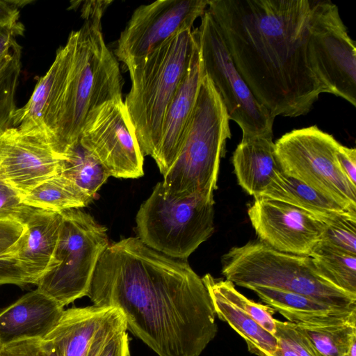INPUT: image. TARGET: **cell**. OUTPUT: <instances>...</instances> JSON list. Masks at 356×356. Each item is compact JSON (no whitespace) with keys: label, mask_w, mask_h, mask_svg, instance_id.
Listing matches in <instances>:
<instances>
[{"label":"cell","mask_w":356,"mask_h":356,"mask_svg":"<svg viewBox=\"0 0 356 356\" xmlns=\"http://www.w3.org/2000/svg\"><path fill=\"white\" fill-rule=\"evenodd\" d=\"M336 156L343 173L356 186V149L339 144Z\"/></svg>","instance_id":"cell-35"},{"label":"cell","mask_w":356,"mask_h":356,"mask_svg":"<svg viewBox=\"0 0 356 356\" xmlns=\"http://www.w3.org/2000/svg\"><path fill=\"white\" fill-rule=\"evenodd\" d=\"M127 330L119 309L93 305L64 310L44 339L54 343L63 356H100L105 346Z\"/></svg>","instance_id":"cell-16"},{"label":"cell","mask_w":356,"mask_h":356,"mask_svg":"<svg viewBox=\"0 0 356 356\" xmlns=\"http://www.w3.org/2000/svg\"><path fill=\"white\" fill-rule=\"evenodd\" d=\"M21 197L27 206L54 211L81 209L92 201L62 173L47 179Z\"/></svg>","instance_id":"cell-24"},{"label":"cell","mask_w":356,"mask_h":356,"mask_svg":"<svg viewBox=\"0 0 356 356\" xmlns=\"http://www.w3.org/2000/svg\"><path fill=\"white\" fill-rule=\"evenodd\" d=\"M229 120L219 94L204 73L181 151L161 181L167 197H213L220 159L231 138Z\"/></svg>","instance_id":"cell-5"},{"label":"cell","mask_w":356,"mask_h":356,"mask_svg":"<svg viewBox=\"0 0 356 356\" xmlns=\"http://www.w3.org/2000/svg\"><path fill=\"white\" fill-rule=\"evenodd\" d=\"M339 144L314 125L284 134L275 146L283 172L356 213V186L343 173L336 156Z\"/></svg>","instance_id":"cell-10"},{"label":"cell","mask_w":356,"mask_h":356,"mask_svg":"<svg viewBox=\"0 0 356 356\" xmlns=\"http://www.w3.org/2000/svg\"><path fill=\"white\" fill-rule=\"evenodd\" d=\"M63 221L62 211L33 208L24 232L0 259L16 262L35 285L53 266Z\"/></svg>","instance_id":"cell-17"},{"label":"cell","mask_w":356,"mask_h":356,"mask_svg":"<svg viewBox=\"0 0 356 356\" xmlns=\"http://www.w3.org/2000/svg\"><path fill=\"white\" fill-rule=\"evenodd\" d=\"M0 356H63L60 350L46 339H29L0 347Z\"/></svg>","instance_id":"cell-31"},{"label":"cell","mask_w":356,"mask_h":356,"mask_svg":"<svg viewBox=\"0 0 356 356\" xmlns=\"http://www.w3.org/2000/svg\"><path fill=\"white\" fill-rule=\"evenodd\" d=\"M275 312L298 325L325 327L356 321V309L334 307L302 294L265 286L250 289Z\"/></svg>","instance_id":"cell-20"},{"label":"cell","mask_w":356,"mask_h":356,"mask_svg":"<svg viewBox=\"0 0 356 356\" xmlns=\"http://www.w3.org/2000/svg\"><path fill=\"white\" fill-rule=\"evenodd\" d=\"M23 223L14 220H0V257L24 232Z\"/></svg>","instance_id":"cell-34"},{"label":"cell","mask_w":356,"mask_h":356,"mask_svg":"<svg viewBox=\"0 0 356 356\" xmlns=\"http://www.w3.org/2000/svg\"><path fill=\"white\" fill-rule=\"evenodd\" d=\"M320 356H356V321L325 327L298 325Z\"/></svg>","instance_id":"cell-25"},{"label":"cell","mask_w":356,"mask_h":356,"mask_svg":"<svg viewBox=\"0 0 356 356\" xmlns=\"http://www.w3.org/2000/svg\"><path fill=\"white\" fill-rule=\"evenodd\" d=\"M227 290L232 299L244 309L264 329L275 337L276 320L273 318L274 310L267 305L255 302L242 293L234 284L225 280Z\"/></svg>","instance_id":"cell-30"},{"label":"cell","mask_w":356,"mask_h":356,"mask_svg":"<svg viewBox=\"0 0 356 356\" xmlns=\"http://www.w3.org/2000/svg\"><path fill=\"white\" fill-rule=\"evenodd\" d=\"M315 248L356 256V213H347L325 223Z\"/></svg>","instance_id":"cell-28"},{"label":"cell","mask_w":356,"mask_h":356,"mask_svg":"<svg viewBox=\"0 0 356 356\" xmlns=\"http://www.w3.org/2000/svg\"><path fill=\"white\" fill-rule=\"evenodd\" d=\"M30 2L17 0L0 1V25H11L19 22V8Z\"/></svg>","instance_id":"cell-37"},{"label":"cell","mask_w":356,"mask_h":356,"mask_svg":"<svg viewBox=\"0 0 356 356\" xmlns=\"http://www.w3.org/2000/svg\"><path fill=\"white\" fill-rule=\"evenodd\" d=\"M79 143L109 177L136 179L144 175V156L122 99L106 102L90 113Z\"/></svg>","instance_id":"cell-12"},{"label":"cell","mask_w":356,"mask_h":356,"mask_svg":"<svg viewBox=\"0 0 356 356\" xmlns=\"http://www.w3.org/2000/svg\"><path fill=\"white\" fill-rule=\"evenodd\" d=\"M222 273L234 284L302 294L330 306L356 309V295L324 278L310 256L280 252L259 240L234 247L222 258Z\"/></svg>","instance_id":"cell-6"},{"label":"cell","mask_w":356,"mask_h":356,"mask_svg":"<svg viewBox=\"0 0 356 356\" xmlns=\"http://www.w3.org/2000/svg\"><path fill=\"white\" fill-rule=\"evenodd\" d=\"M52 64L55 74L42 122L63 161L79 142L90 113L122 99L123 83L117 58L104 41L102 19L84 20L79 29L72 31Z\"/></svg>","instance_id":"cell-3"},{"label":"cell","mask_w":356,"mask_h":356,"mask_svg":"<svg viewBox=\"0 0 356 356\" xmlns=\"http://www.w3.org/2000/svg\"><path fill=\"white\" fill-rule=\"evenodd\" d=\"M309 49L312 70L324 92L356 106V47L337 6L309 0Z\"/></svg>","instance_id":"cell-11"},{"label":"cell","mask_w":356,"mask_h":356,"mask_svg":"<svg viewBox=\"0 0 356 356\" xmlns=\"http://www.w3.org/2000/svg\"><path fill=\"white\" fill-rule=\"evenodd\" d=\"M196 33L204 72L219 94L229 119L241 129L242 138H273L275 118L257 101L238 72L218 25L207 9Z\"/></svg>","instance_id":"cell-9"},{"label":"cell","mask_w":356,"mask_h":356,"mask_svg":"<svg viewBox=\"0 0 356 356\" xmlns=\"http://www.w3.org/2000/svg\"><path fill=\"white\" fill-rule=\"evenodd\" d=\"M22 47L17 41L0 61V131L12 127L15 94L22 70Z\"/></svg>","instance_id":"cell-27"},{"label":"cell","mask_w":356,"mask_h":356,"mask_svg":"<svg viewBox=\"0 0 356 356\" xmlns=\"http://www.w3.org/2000/svg\"><path fill=\"white\" fill-rule=\"evenodd\" d=\"M64 307L39 289L0 310V347L29 339H44L60 319Z\"/></svg>","instance_id":"cell-19"},{"label":"cell","mask_w":356,"mask_h":356,"mask_svg":"<svg viewBox=\"0 0 356 356\" xmlns=\"http://www.w3.org/2000/svg\"><path fill=\"white\" fill-rule=\"evenodd\" d=\"M232 163L238 184L254 197L282 170L270 137L242 138L233 154Z\"/></svg>","instance_id":"cell-22"},{"label":"cell","mask_w":356,"mask_h":356,"mask_svg":"<svg viewBox=\"0 0 356 356\" xmlns=\"http://www.w3.org/2000/svg\"><path fill=\"white\" fill-rule=\"evenodd\" d=\"M23 25L17 22L11 25H0V61L9 51L15 41V37L22 35Z\"/></svg>","instance_id":"cell-36"},{"label":"cell","mask_w":356,"mask_h":356,"mask_svg":"<svg viewBox=\"0 0 356 356\" xmlns=\"http://www.w3.org/2000/svg\"><path fill=\"white\" fill-rule=\"evenodd\" d=\"M63 161L43 126L0 131V180L23 196L62 172Z\"/></svg>","instance_id":"cell-13"},{"label":"cell","mask_w":356,"mask_h":356,"mask_svg":"<svg viewBox=\"0 0 356 356\" xmlns=\"http://www.w3.org/2000/svg\"><path fill=\"white\" fill-rule=\"evenodd\" d=\"M233 62L273 118L307 114L324 92L312 67L309 0H209Z\"/></svg>","instance_id":"cell-2"},{"label":"cell","mask_w":356,"mask_h":356,"mask_svg":"<svg viewBox=\"0 0 356 356\" xmlns=\"http://www.w3.org/2000/svg\"><path fill=\"white\" fill-rule=\"evenodd\" d=\"M197 47L196 29L184 30L126 65L131 87L124 104L143 156L155 154L167 108Z\"/></svg>","instance_id":"cell-4"},{"label":"cell","mask_w":356,"mask_h":356,"mask_svg":"<svg viewBox=\"0 0 356 356\" xmlns=\"http://www.w3.org/2000/svg\"><path fill=\"white\" fill-rule=\"evenodd\" d=\"M6 284L22 287L33 283L29 276L16 262L0 259V286Z\"/></svg>","instance_id":"cell-33"},{"label":"cell","mask_w":356,"mask_h":356,"mask_svg":"<svg viewBox=\"0 0 356 356\" xmlns=\"http://www.w3.org/2000/svg\"><path fill=\"white\" fill-rule=\"evenodd\" d=\"M256 197L275 200L291 204L310 213L325 223L347 213H354L330 197L285 174L282 170L276 175L268 187Z\"/></svg>","instance_id":"cell-23"},{"label":"cell","mask_w":356,"mask_h":356,"mask_svg":"<svg viewBox=\"0 0 356 356\" xmlns=\"http://www.w3.org/2000/svg\"><path fill=\"white\" fill-rule=\"evenodd\" d=\"M213 197H167L158 182L137 212V237L156 251L186 260L213 234Z\"/></svg>","instance_id":"cell-7"},{"label":"cell","mask_w":356,"mask_h":356,"mask_svg":"<svg viewBox=\"0 0 356 356\" xmlns=\"http://www.w3.org/2000/svg\"><path fill=\"white\" fill-rule=\"evenodd\" d=\"M202 280L211 297L216 316L227 323L246 342L249 351L257 356H275L277 341L264 329L229 294L225 280L206 274Z\"/></svg>","instance_id":"cell-21"},{"label":"cell","mask_w":356,"mask_h":356,"mask_svg":"<svg viewBox=\"0 0 356 356\" xmlns=\"http://www.w3.org/2000/svg\"><path fill=\"white\" fill-rule=\"evenodd\" d=\"M209 0H159L141 5L121 32L115 56L125 65L142 58L174 35L192 29Z\"/></svg>","instance_id":"cell-14"},{"label":"cell","mask_w":356,"mask_h":356,"mask_svg":"<svg viewBox=\"0 0 356 356\" xmlns=\"http://www.w3.org/2000/svg\"><path fill=\"white\" fill-rule=\"evenodd\" d=\"M100 356H130L127 331L113 338L104 348Z\"/></svg>","instance_id":"cell-38"},{"label":"cell","mask_w":356,"mask_h":356,"mask_svg":"<svg viewBox=\"0 0 356 356\" xmlns=\"http://www.w3.org/2000/svg\"><path fill=\"white\" fill-rule=\"evenodd\" d=\"M112 1H86L82 6L81 17L86 19H102Z\"/></svg>","instance_id":"cell-39"},{"label":"cell","mask_w":356,"mask_h":356,"mask_svg":"<svg viewBox=\"0 0 356 356\" xmlns=\"http://www.w3.org/2000/svg\"><path fill=\"white\" fill-rule=\"evenodd\" d=\"M86 296L95 306L119 309L127 329L159 356H200L218 332L202 278L186 260L138 237L108 245Z\"/></svg>","instance_id":"cell-1"},{"label":"cell","mask_w":356,"mask_h":356,"mask_svg":"<svg viewBox=\"0 0 356 356\" xmlns=\"http://www.w3.org/2000/svg\"><path fill=\"white\" fill-rule=\"evenodd\" d=\"M319 273L338 288L356 295V256L314 248L310 254Z\"/></svg>","instance_id":"cell-26"},{"label":"cell","mask_w":356,"mask_h":356,"mask_svg":"<svg viewBox=\"0 0 356 356\" xmlns=\"http://www.w3.org/2000/svg\"><path fill=\"white\" fill-rule=\"evenodd\" d=\"M21 196L0 180V220H14L22 223L32 211Z\"/></svg>","instance_id":"cell-32"},{"label":"cell","mask_w":356,"mask_h":356,"mask_svg":"<svg viewBox=\"0 0 356 356\" xmlns=\"http://www.w3.org/2000/svg\"><path fill=\"white\" fill-rule=\"evenodd\" d=\"M204 75L198 45L164 116L160 142L153 157L163 176L179 154Z\"/></svg>","instance_id":"cell-18"},{"label":"cell","mask_w":356,"mask_h":356,"mask_svg":"<svg viewBox=\"0 0 356 356\" xmlns=\"http://www.w3.org/2000/svg\"><path fill=\"white\" fill-rule=\"evenodd\" d=\"M248 215L259 241L280 252L310 256L325 223L291 204L256 197Z\"/></svg>","instance_id":"cell-15"},{"label":"cell","mask_w":356,"mask_h":356,"mask_svg":"<svg viewBox=\"0 0 356 356\" xmlns=\"http://www.w3.org/2000/svg\"><path fill=\"white\" fill-rule=\"evenodd\" d=\"M62 212L53 266L35 285L64 307L87 296L97 262L109 243L106 228L88 213L81 209Z\"/></svg>","instance_id":"cell-8"},{"label":"cell","mask_w":356,"mask_h":356,"mask_svg":"<svg viewBox=\"0 0 356 356\" xmlns=\"http://www.w3.org/2000/svg\"><path fill=\"white\" fill-rule=\"evenodd\" d=\"M275 356H320L309 337L296 324L276 320Z\"/></svg>","instance_id":"cell-29"}]
</instances>
